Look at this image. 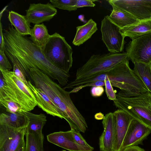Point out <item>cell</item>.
I'll return each instance as SVG.
<instances>
[{
    "mask_svg": "<svg viewBox=\"0 0 151 151\" xmlns=\"http://www.w3.org/2000/svg\"><path fill=\"white\" fill-rule=\"evenodd\" d=\"M5 53L12 64L16 65L25 76L31 69L39 70L52 80H57L63 86L66 85L70 77L55 67L46 58L42 50L25 36L18 33L11 24L4 29Z\"/></svg>",
    "mask_w": 151,
    "mask_h": 151,
    "instance_id": "cell-1",
    "label": "cell"
},
{
    "mask_svg": "<svg viewBox=\"0 0 151 151\" xmlns=\"http://www.w3.org/2000/svg\"><path fill=\"white\" fill-rule=\"evenodd\" d=\"M29 75L35 86L40 89L55 104L63 119L69 124L76 123L82 115L77 109L66 91L48 76L36 69H31Z\"/></svg>",
    "mask_w": 151,
    "mask_h": 151,
    "instance_id": "cell-2",
    "label": "cell"
},
{
    "mask_svg": "<svg viewBox=\"0 0 151 151\" xmlns=\"http://www.w3.org/2000/svg\"><path fill=\"white\" fill-rule=\"evenodd\" d=\"M127 59L126 52L93 54L86 63L77 69L75 79L63 88H73L84 85L88 80L106 72Z\"/></svg>",
    "mask_w": 151,
    "mask_h": 151,
    "instance_id": "cell-3",
    "label": "cell"
},
{
    "mask_svg": "<svg viewBox=\"0 0 151 151\" xmlns=\"http://www.w3.org/2000/svg\"><path fill=\"white\" fill-rule=\"evenodd\" d=\"M116 96L113 102L118 109L124 111L151 129V93L133 94L121 90Z\"/></svg>",
    "mask_w": 151,
    "mask_h": 151,
    "instance_id": "cell-4",
    "label": "cell"
},
{
    "mask_svg": "<svg viewBox=\"0 0 151 151\" xmlns=\"http://www.w3.org/2000/svg\"><path fill=\"white\" fill-rule=\"evenodd\" d=\"M101 76L102 81L109 80L112 86L126 93L138 94L149 91L136 72L130 68L128 59L101 74Z\"/></svg>",
    "mask_w": 151,
    "mask_h": 151,
    "instance_id": "cell-5",
    "label": "cell"
},
{
    "mask_svg": "<svg viewBox=\"0 0 151 151\" xmlns=\"http://www.w3.org/2000/svg\"><path fill=\"white\" fill-rule=\"evenodd\" d=\"M42 50L51 63L68 73L72 65L73 51L64 37L57 32L50 35Z\"/></svg>",
    "mask_w": 151,
    "mask_h": 151,
    "instance_id": "cell-6",
    "label": "cell"
},
{
    "mask_svg": "<svg viewBox=\"0 0 151 151\" xmlns=\"http://www.w3.org/2000/svg\"><path fill=\"white\" fill-rule=\"evenodd\" d=\"M3 80L17 102L25 112L30 111L37 106L35 96L29 87L13 71H0Z\"/></svg>",
    "mask_w": 151,
    "mask_h": 151,
    "instance_id": "cell-7",
    "label": "cell"
},
{
    "mask_svg": "<svg viewBox=\"0 0 151 151\" xmlns=\"http://www.w3.org/2000/svg\"><path fill=\"white\" fill-rule=\"evenodd\" d=\"M101 31L102 40L110 52L117 53L123 51L125 37L108 15L105 16L101 21Z\"/></svg>",
    "mask_w": 151,
    "mask_h": 151,
    "instance_id": "cell-8",
    "label": "cell"
},
{
    "mask_svg": "<svg viewBox=\"0 0 151 151\" xmlns=\"http://www.w3.org/2000/svg\"><path fill=\"white\" fill-rule=\"evenodd\" d=\"M127 58L136 62L149 63L151 61V34L134 39L126 48Z\"/></svg>",
    "mask_w": 151,
    "mask_h": 151,
    "instance_id": "cell-9",
    "label": "cell"
},
{
    "mask_svg": "<svg viewBox=\"0 0 151 151\" xmlns=\"http://www.w3.org/2000/svg\"><path fill=\"white\" fill-rule=\"evenodd\" d=\"M112 6L126 11L140 21L151 19V0H109Z\"/></svg>",
    "mask_w": 151,
    "mask_h": 151,
    "instance_id": "cell-10",
    "label": "cell"
},
{
    "mask_svg": "<svg viewBox=\"0 0 151 151\" xmlns=\"http://www.w3.org/2000/svg\"><path fill=\"white\" fill-rule=\"evenodd\" d=\"M26 128L0 125V151H16L24 140Z\"/></svg>",
    "mask_w": 151,
    "mask_h": 151,
    "instance_id": "cell-11",
    "label": "cell"
},
{
    "mask_svg": "<svg viewBox=\"0 0 151 151\" xmlns=\"http://www.w3.org/2000/svg\"><path fill=\"white\" fill-rule=\"evenodd\" d=\"M102 123L104 130L99 138L100 151H114L116 139V119L113 113L106 114Z\"/></svg>",
    "mask_w": 151,
    "mask_h": 151,
    "instance_id": "cell-12",
    "label": "cell"
},
{
    "mask_svg": "<svg viewBox=\"0 0 151 151\" xmlns=\"http://www.w3.org/2000/svg\"><path fill=\"white\" fill-rule=\"evenodd\" d=\"M25 17L30 22L39 24L52 19L57 14V10L49 2L31 4L26 10Z\"/></svg>",
    "mask_w": 151,
    "mask_h": 151,
    "instance_id": "cell-13",
    "label": "cell"
},
{
    "mask_svg": "<svg viewBox=\"0 0 151 151\" xmlns=\"http://www.w3.org/2000/svg\"><path fill=\"white\" fill-rule=\"evenodd\" d=\"M151 133L150 129L133 119L125 137L121 150L129 146L143 145V141Z\"/></svg>",
    "mask_w": 151,
    "mask_h": 151,
    "instance_id": "cell-14",
    "label": "cell"
},
{
    "mask_svg": "<svg viewBox=\"0 0 151 151\" xmlns=\"http://www.w3.org/2000/svg\"><path fill=\"white\" fill-rule=\"evenodd\" d=\"M49 142L70 151H92L94 148L84 147L78 144L74 140L71 130L54 132L48 135Z\"/></svg>",
    "mask_w": 151,
    "mask_h": 151,
    "instance_id": "cell-15",
    "label": "cell"
},
{
    "mask_svg": "<svg viewBox=\"0 0 151 151\" xmlns=\"http://www.w3.org/2000/svg\"><path fill=\"white\" fill-rule=\"evenodd\" d=\"M113 113L116 119V139L114 151H120L129 125L134 119L122 110L118 109Z\"/></svg>",
    "mask_w": 151,
    "mask_h": 151,
    "instance_id": "cell-16",
    "label": "cell"
},
{
    "mask_svg": "<svg viewBox=\"0 0 151 151\" xmlns=\"http://www.w3.org/2000/svg\"><path fill=\"white\" fill-rule=\"evenodd\" d=\"M28 85L34 95L39 108L48 114L63 119L56 105L46 94L40 89L36 88L30 81H28Z\"/></svg>",
    "mask_w": 151,
    "mask_h": 151,
    "instance_id": "cell-17",
    "label": "cell"
},
{
    "mask_svg": "<svg viewBox=\"0 0 151 151\" xmlns=\"http://www.w3.org/2000/svg\"><path fill=\"white\" fill-rule=\"evenodd\" d=\"M29 124V119L24 112L2 113L0 114V125L20 129L27 127Z\"/></svg>",
    "mask_w": 151,
    "mask_h": 151,
    "instance_id": "cell-18",
    "label": "cell"
},
{
    "mask_svg": "<svg viewBox=\"0 0 151 151\" xmlns=\"http://www.w3.org/2000/svg\"><path fill=\"white\" fill-rule=\"evenodd\" d=\"M120 31L125 37H128L132 40L151 34V19L140 21L133 25L120 29Z\"/></svg>",
    "mask_w": 151,
    "mask_h": 151,
    "instance_id": "cell-19",
    "label": "cell"
},
{
    "mask_svg": "<svg viewBox=\"0 0 151 151\" xmlns=\"http://www.w3.org/2000/svg\"><path fill=\"white\" fill-rule=\"evenodd\" d=\"M76 32L72 43L79 46L89 39L97 30V24L92 19H90L84 24L76 27Z\"/></svg>",
    "mask_w": 151,
    "mask_h": 151,
    "instance_id": "cell-20",
    "label": "cell"
},
{
    "mask_svg": "<svg viewBox=\"0 0 151 151\" xmlns=\"http://www.w3.org/2000/svg\"><path fill=\"white\" fill-rule=\"evenodd\" d=\"M113 9L109 17L120 29L136 24L140 21L128 12L112 6Z\"/></svg>",
    "mask_w": 151,
    "mask_h": 151,
    "instance_id": "cell-21",
    "label": "cell"
},
{
    "mask_svg": "<svg viewBox=\"0 0 151 151\" xmlns=\"http://www.w3.org/2000/svg\"><path fill=\"white\" fill-rule=\"evenodd\" d=\"M8 18L11 24L20 35L23 36L30 35V23L28 21L25 16L11 11L9 12Z\"/></svg>",
    "mask_w": 151,
    "mask_h": 151,
    "instance_id": "cell-22",
    "label": "cell"
},
{
    "mask_svg": "<svg viewBox=\"0 0 151 151\" xmlns=\"http://www.w3.org/2000/svg\"><path fill=\"white\" fill-rule=\"evenodd\" d=\"M29 119V124L26 132H33L41 136L43 135L42 130L47 121L46 116L43 114H36L27 111L24 112Z\"/></svg>",
    "mask_w": 151,
    "mask_h": 151,
    "instance_id": "cell-23",
    "label": "cell"
},
{
    "mask_svg": "<svg viewBox=\"0 0 151 151\" xmlns=\"http://www.w3.org/2000/svg\"><path fill=\"white\" fill-rule=\"evenodd\" d=\"M30 35L31 40L42 49L50 36L43 23L35 24L31 29Z\"/></svg>",
    "mask_w": 151,
    "mask_h": 151,
    "instance_id": "cell-24",
    "label": "cell"
},
{
    "mask_svg": "<svg viewBox=\"0 0 151 151\" xmlns=\"http://www.w3.org/2000/svg\"><path fill=\"white\" fill-rule=\"evenodd\" d=\"M25 151H44V136L33 132H26Z\"/></svg>",
    "mask_w": 151,
    "mask_h": 151,
    "instance_id": "cell-25",
    "label": "cell"
},
{
    "mask_svg": "<svg viewBox=\"0 0 151 151\" xmlns=\"http://www.w3.org/2000/svg\"><path fill=\"white\" fill-rule=\"evenodd\" d=\"M133 70L151 93V68L149 63L136 62Z\"/></svg>",
    "mask_w": 151,
    "mask_h": 151,
    "instance_id": "cell-26",
    "label": "cell"
},
{
    "mask_svg": "<svg viewBox=\"0 0 151 151\" xmlns=\"http://www.w3.org/2000/svg\"><path fill=\"white\" fill-rule=\"evenodd\" d=\"M0 104L5 108L8 113L25 112L19 104L9 98L0 97Z\"/></svg>",
    "mask_w": 151,
    "mask_h": 151,
    "instance_id": "cell-27",
    "label": "cell"
},
{
    "mask_svg": "<svg viewBox=\"0 0 151 151\" xmlns=\"http://www.w3.org/2000/svg\"><path fill=\"white\" fill-rule=\"evenodd\" d=\"M77 0H51L50 2L55 8L69 11L76 10V6Z\"/></svg>",
    "mask_w": 151,
    "mask_h": 151,
    "instance_id": "cell-28",
    "label": "cell"
},
{
    "mask_svg": "<svg viewBox=\"0 0 151 151\" xmlns=\"http://www.w3.org/2000/svg\"><path fill=\"white\" fill-rule=\"evenodd\" d=\"M12 66L8 59L4 51L0 50V70L10 71Z\"/></svg>",
    "mask_w": 151,
    "mask_h": 151,
    "instance_id": "cell-29",
    "label": "cell"
},
{
    "mask_svg": "<svg viewBox=\"0 0 151 151\" xmlns=\"http://www.w3.org/2000/svg\"><path fill=\"white\" fill-rule=\"evenodd\" d=\"M73 139L78 145L84 147H91L80 134V132L75 130H71Z\"/></svg>",
    "mask_w": 151,
    "mask_h": 151,
    "instance_id": "cell-30",
    "label": "cell"
},
{
    "mask_svg": "<svg viewBox=\"0 0 151 151\" xmlns=\"http://www.w3.org/2000/svg\"><path fill=\"white\" fill-rule=\"evenodd\" d=\"M105 83V92L108 99L113 101L116 100V96L110 81L107 80L104 81Z\"/></svg>",
    "mask_w": 151,
    "mask_h": 151,
    "instance_id": "cell-31",
    "label": "cell"
},
{
    "mask_svg": "<svg viewBox=\"0 0 151 151\" xmlns=\"http://www.w3.org/2000/svg\"><path fill=\"white\" fill-rule=\"evenodd\" d=\"M105 86L104 81H97L93 82L86 84L76 87L70 91V93H77L83 88L89 86Z\"/></svg>",
    "mask_w": 151,
    "mask_h": 151,
    "instance_id": "cell-32",
    "label": "cell"
},
{
    "mask_svg": "<svg viewBox=\"0 0 151 151\" xmlns=\"http://www.w3.org/2000/svg\"><path fill=\"white\" fill-rule=\"evenodd\" d=\"M13 65V72L16 76L27 86H28L27 81L26 79V76L22 71L15 64H12Z\"/></svg>",
    "mask_w": 151,
    "mask_h": 151,
    "instance_id": "cell-33",
    "label": "cell"
},
{
    "mask_svg": "<svg viewBox=\"0 0 151 151\" xmlns=\"http://www.w3.org/2000/svg\"><path fill=\"white\" fill-rule=\"evenodd\" d=\"M95 1H98L77 0L76 6L77 9L85 6L94 7L95 6V4L93 2Z\"/></svg>",
    "mask_w": 151,
    "mask_h": 151,
    "instance_id": "cell-34",
    "label": "cell"
},
{
    "mask_svg": "<svg viewBox=\"0 0 151 151\" xmlns=\"http://www.w3.org/2000/svg\"><path fill=\"white\" fill-rule=\"evenodd\" d=\"M104 91L103 86L92 87L91 90V94L94 97H99L102 95Z\"/></svg>",
    "mask_w": 151,
    "mask_h": 151,
    "instance_id": "cell-35",
    "label": "cell"
},
{
    "mask_svg": "<svg viewBox=\"0 0 151 151\" xmlns=\"http://www.w3.org/2000/svg\"><path fill=\"white\" fill-rule=\"evenodd\" d=\"M5 49L4 38L3 32L2 25L0 20V50L4 51Z\"/></svg>",
    "mask_w": 151,
    "mask_h": 151,
    "instance_id": "cell-36",
    "label": "cell"
},
{
    "mask_svg": "<svg viewBox=\"0 0 151 151\" xmlns=\"http://www.w3.org/2000/svg\"><path fill=\"white\" fill-rule=\"evenodd\" d=\"M120 151H145V150L138 146H130L127 147Z\"/></svg>",
    "mask_w": 151,
    "mask_h": 151,
    "instance_id": "cell-37",
    "label": "cell"
},
{
    "mask_svg": "<svg viewBox=\"0 0 151 151\" xmlns=\"http://www.w3.org/2000/svg\"><path fill=\"white\" fill-rule=\"evenodd\" d=\"M94 116L95 119L97 120L103 119L105 117L104 114L101 112L96 114Z\"/></svg>",
    "mask_w": 151,
    "mask_h": 151,
    "instance_id": "cell-38",
    "label": "cell"
},
{
    "mask_svg": "<svg viewBox=\"0 0 151 151\" xmlns=\"http://www.w3.org/2000/svg\"><path fill=\"white\" fill-rule=\"evenodd\" d=\"M25 144L24 140L16 151H25Z\"/></svg>",
    "mask_w": 151,
    "mask_h": 151,
    "instance_id": "cell-39",
    "label": "cell"
},
{
    "mask_svg": "<svg viewBox=\"0 0 151 151\" xmlns=\"http://www.w3.org/2000/svg\"><path fill=\"white\" fill-rule=\"evenodd\" d=\"M7 6H5L1 12L0 13V20L1 19V18L2 16V14L3 12L6 9V8Z\"/></svg>",
    "mask_w": 151,
    "mask_h": 151,
    "instance_id": "cell-40",
    "label": "cell"
},
{
    "mask_svg": "<svg viewBox=\"0 0 151 151\" xmlns=\"http://www.w3.org/2000/svg\"><path fill=\"white\" fill-rule=\"evenodd\" d=\"M150 64V67L151 68V62H150V63H149Z\"/></svg>",
    "mask_w": 151,
    "mask_h": 151,
    "instance_id": "cell-41",
    "label": "cell"
},
{
    "mask_svg": "<svg viewBox=\"0 0 151 151\" xmlns=\"http://www.w3.org/2000/svg\"><path fill=\"white\" fill-rule=\"evenodd\" d=\"M62 151H66L65 150H63Z\"/></svg>",
    "mask_w": 151,
    "mask_h": 151,
    "instance_id": "cell-42",
    "label": "cell"
}]
</instances>
